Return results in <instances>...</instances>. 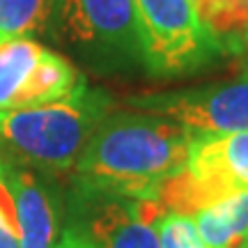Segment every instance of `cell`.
<instances>
[{
  "mask_svg": "<svg viewBox=\"0 0 248 248\" xmlns=\"http://www.w3.org/2000/svg\"><path fill=\"white\" fill-rule=\"evenodd\" d=\"M53 248H94L92 244H90L85 237H80L76 230H71V228H64V232H62L60 241L55 244Z\"/></svg>",
  "mask_w": 248,
  "mask_h": 248,
  "instance_id": "16",
  "label": "cell"
},
{
  "mask_svg": "<svg viewBox=\"0 0 248 248\" xmlns=\"http://www.w3.org/2000/svg\"><path fill=\"white\" fill-rule=\"evenodd\" d=\"M44 53L30 37H16L0 44V113L14 110L30 74Z\"/></svg>",
  "mask_w": 248,
  "mask_h": 248,
  "instance_id": "11",
  "label": "cell"
},
{
  "mask_svg": "<svg viewBox=\"0 0 248 248\" xmlns=\"http://www.w3.org/2000/svg\"><path fill=\"white\" fill-rule=\"evenodd\" d=\"M80 85H85V78L80 76V71L60 53L44 48V53L35 64L26 88L18 97L16 108L53 104V101H60V99L74 94Z\"/></svg>",
  "mask_w": 248,
  "mask_h": 248,
  "instance_id": "10",
  "label": "cell"
},
{
  "mask_svg": "<svg viewBox=\"0 0 248 248\" xmlns=\"http://www.w3.org/2000/svg\"><path fill=\"white\" fill-rule=\"evenodd\" d=\"M195 12L228 55H244L248 46V5L244 0H193Z\"/></svg>",
  "mask_w": 248,
  "mask_h": 248,
  "instance_id": "12",
  "label": "cell"
},
{
  "mask_svg": "<svg viewBox=\"0 0 248 248\" xmlns=\"http://www.w3.org/2000/svg\"><path fill=\"white\" fill-rule=\"evenodd\" d=\"M193 133L175 120L140 110L108 113L74 166V184L133 200H156L186 163Z\"/></svg>",
  "mask_w": 248,
  "mask_h": 248,
  "instance_id": "1",
  "label": "cell"
},
{
  "mask_svg": "<svg viewBox=\"0 0 248 248\" xmlns=\"http://www.w3.org/2000/svg\"><path fill=\"white\" fill-rule=\"evenodd\" d=\"M142 64L154 76H186L225 58L193 0H131Z\"/></svg>",
  "mask_w": 248,
  "mask_h": 248,
  "instance_id": "3",
  "label": "cell"
},
{
  "mask_svg": "<svg viewBox=\"0 0 248 248\" xmlns=\"http://www.w3.org/2000/svg\"><path fill=\"white\" fill-rule=\"evenodd\" d=\"M122 104L129 110L175 120L193 136L248 131V76L200 88L136 94Z\"/></svg>",
  "mask_w": 248,
  "mask_h": 248,
  "instance_id": "7",
  "label": "cell"
},
{
  "mask_svg": "<svg viewBox=\"0 0 248 248\" xmlns=\"http://www.w3.org/2000/svg\"><path fill=\"white\" fill-rule=\"evenodd\" d=\"M64 42L104 71L142 64L131 0H55Z\"/></svg>",
  "mask_w": 248,
  "mask_h": 248,
  "instance_id": "5",
  "label": "cell"
},
{
  "mask_svg": "<svg viewBox=\"0 0 248 248\" xmlns=\"http://www.w3.org/2000/svg\"><path fill=\"white\" fill-rule=\"evenodd\" d=\"M244 53H246V58H248V46H246V48H244Z\"/></svg>",
  "mask_w": 248,
  "mask_h": 248,
  "instance_id": "17",
  "label": "cell"
},
{
  "mask_svg": "<svg viewBox=\"0 0 248 248\" xmlns=\"http://www.w3.org/2000/svg\"><path fill=\"white\" fill-rule=\"evenodd\" d=\"M207 248H248V188L193 214Z\"/></svg>",
  "mask_w": 248,
  "mask_h": 248,
  "instance_id": "9",
  "label": "cell"
},
{
  "mask_svg": "<svg viewBox=\"0 0 248 248\" xmlns=\"http://www.w3.org/2000/svg\"><path fill=\"white\" fill-rule=\"evenodd\" d=\"M248 188V131L193 136L186 163L161 186L159 200L168 212L193 216Z\"/></svg>",
  "mask_w": 248,
  "mask_h": 248,
  "instance_id": "4",
  "label": "cell"
},
{
  "mask_svg": "<svg viewBox=\"0 0 248 248\" xmlns=\"http://www.w3.org/2000/svg\"><path fill=\"white\" fill-rule=\"evenodd\" d=\"M0 248H21L14 223V207L2 182H0Z\"/></svg>",
  "mask_w": 248,
  "mask_h": 248,
  "instance_id": "15",
  "label": "cell"
},
{
  "mask_svg": "<svg viewBox=\"0 0 248 248\" xmlns=\"http://www.w3.org/2000/svg\"><path fill=\"white\" fill-rule=\"evenodd\" d=\"M55 0H0V44L46 30Z\"/></svg>",
  "mask_w": 248,
  "mask_h": 248,
  "instance_id": "13",
  "label": "cell"
},
{
  "mask_svg": "<svg viewBox=\"0 0 248 248\" xmlns=\"http://www.w3.org/2000/svg\"><path fill=\"white\" fill-rule=\"evenodd\" d=\"M156 234L161 248H207L200 239L193 218L177 212L166 209L161 214L156 221Z\"/></svg>",
  "mask_w": 248,
  "mask_h": 248,
  "instance_id": "14",
  "label": "cell"
},
{
  "mask_svg": "<svg viewBox=\"0 0 248 248\" xmlns=\"http://www.w3.org/2000/svg\"><path fill=\"white\" fill-rule=\"evenodd\" d=\"M0 182L7 188L21 248H53L60 204L53 188L21 163L0 156Z\"/></svg>",
  "mask_w": 248,
  "mask_h": 248,
  "instance_id": "8",
  "label": "cell"
},
{
  "mask_svg": "<svg viewBox=\"0 0 248 248\" xmlns=\"http://www.w3.org/2000/svg\"><path fill=\"white\" fill-rule=\"evenodd\" d=\"M104 90L80 85L67 99L0 113V142L18 163L42 172H64L76 166L97 124L110 110Z\"/></svg>",
  "mask_w": 248,
  "mask_h": 248,
  "instance_id": "2",
  "label": "cell"
},
{
  "mask_svg": "<svg viewBox=\"0 0 248 248\" xmlns=\"http://www.w3.org/2000/svg\"><path fill=\"white\" fill-rule=\"evenodd\" d=\"M163 212L159 200H133L74 184L67 228L94 248H161L156 221Z\"/></svg>",
  "mask_w": 248,
  "mask_h": 248,
  "instance_id": "6",
  "label": "cell"
},
{
  "mask_svg": "<svg viewBox=\"0 0 248 248\" xmlns=\"http://www.w3.org/2000/svg\"><path fill=\"white\" fill-rule=\"evenodd\" d=\"M244 2H246V5H248V0H244Z\"/></svg>",
  "mask_w": 248,
  "mask_h": 248,
  "instance_id": "18",
  "label": "cell"
}]
</instances>
